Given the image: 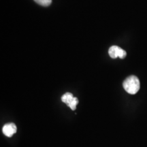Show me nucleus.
<instances>
[{
	"label": "nucleus",
	"mask_w": 147,
	"mask_h": 147,
	"mask_svg": "<svg viewBox=\"0 0 147 147\" xmlns=\"http://www.w3.org/2000/svg\"><path fill=\"white\" fill-rule=\"evenodd\" d=\"M124 89L128 93L131 95H134L138 93V91L140 88V83L139 79L136 76H130L124 80L123 83Z\"/></svg>",
	"instance_id": "f257e3e1"
},
{
	"label": "nucleus",
	"mask_w": 147,
	"mask_h": 147,
	"mask_svg": "<svg viewBox=\"0 0 147 147\" xmlns=\"http://www.w3.org/2000/svg\"><path fill=\"white\" fill-rule=\"evenodd\" d=\"M34 1L38 4L45 7L49 6L52 3V0H34Z\"/></svg>",
	"instance_id": "39448f33"
},
{
	"label": "nucleus",
	"mask_w": 147,
	"mask_h": 147,
	"mask_svg": "<svg viewBox=\"0 0 147 147\" xmlns=\"http://www.w3.org/2000/svg\"><path fill=\"white\" fill-rule=\"evenodd\" d=\"M16 131H17V128H16V125L12 123L4 125L2 128L3 134L7 137H12L14 134H16Z\"/></svg>",
	"instance_id": "20e7f679"
},
{
	"label": "nucleus",
	"mask_w": 147,
	"mask_h": 147,
	"mask_svg": "<svg viewBox=\"0 0 147 147\" xmlns=\"http://www.w3.org/2000/svg\"><path fill=\"white\" fill-rule=\"evenodd\" d=\"M61 101L66 104V105L69 106L72 110H76L77 104L79 102L78 98L76 97H74V95L69 92L65 93L63 95H62Z\"/></svg>",
	"instance_id": "f03ea898"
},
{
	"label": "nucleus",
	"mask_w": 147,
	"mask_h": 147,
	"mask_svg": "<svg viewBox=\"0 0 147 147\" xmlns=\"http://www.w3.org/2000/svg\"><path fill=\"white\" fill-rule=\"evenodd\" d=\"M108 54L110 57L113 59H116L117 57L124 59L126 57L127 53L125 51L118 46H112L108 50Z\"/></svg>",
	"instance_id": "7ed1b4c3"
}]
</instances>
